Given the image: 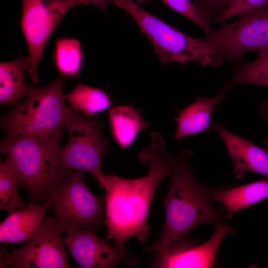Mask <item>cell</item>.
I'll return each mask as SVG.
<instances>
[{"mask_svg": "<svg viewBox=\"0 0 268 268\" xmlns=\"http://www.w3.org/2000/svg\"><path fill=\"white\" fill-rule=\"evenodd\" d=\"M65 98L73 109L87 116H94L112 105L110 99L102 89L80 82L70 93L65 94Z\"/></svg>", "mask_w": 268, "mask_h": 268, "instance_id": "d6986e66", "label": "cell"}, {"mask_svg": "<svg viewBox=\"0 0 268 268\" xmlns=\"http://www.w3.org/2000/svg\"><path fill=\"white\" fill-rule=\"evenodd\" d=\"M211 127L220 135L233 164L236 178H243L247 172L268 177V152L214 121Z\"/></svg>", "mask_w": 268, "mask_h": 268, "instance_id": "4fadbf2b", "label": "cell"}, {"mask_svg": "<svg viewBox=\"0 0 268 268\" xmlns=\"http://www.w3.org/2000/svg\"><path fill=\"white\" fill-rule=\"evenodd\" d=\"M226 94L220 90L213 97H198L182 110L176 118L177 127L174 138L181 140L190 135L209 131L211 114Z\"/></svg>", "mask_w": 268, "mask_h": 268, "instance_id": "9a60e30c", "label": "cell"}, {"mask_svg": "<svg viewBox=\"0 0 268 268\" xmlns=\"http://www.w3.org/2000/svg\"><path fill=\"white\" fill-rule=\"evenodd\" d=\"M265 149L268 152V136L264 140Z\"/></svg>", "mask_w": 268, "mask_h": 268, "instance_id": "83f0119b", "label": "cell"}, {"mask_svg": "<svg viewBox=\"0 0 268 268\" xmlns=\"http://www.w3.org/2000/svg\"><path fill=\"white\" fill-rule=\"evenodd\" d=\"M161 0L171 9L197 24L207 35L212 31L211 19L195 2L190 0Z\"/></svg>", "mask_w": 268, "mask_h": 268, "instance_id": "603a6c76", "label": "cell"}, {"mask_svg": "<svg viewBox=\"0 0 268 268\" xmlns=\"http://www.w3.org/2000/svg\"><path fill=\"white\" fill-rule=\"evenodd\" d=\"M54 217H45L39 234L22 247L0 251V268H70L64 238Z\"/></svg>", "mask_w": 268, "mask_h": 268, "instance_id": "30bf717a", "label": "cell"}, {"mask_svg": "<svg viewBox=\"0 0 268 268\" xmlns=\"http://www.w3.org/2000/svg\"><path fill=\"white\" fill-rule=\"evenodd\" d=\"M152 142L137 159L148 168L144 177L126 179L113 174L105 175L101 189L105 203V238L125 249L127 242L136 237L141 245L150 235L147 218L158 185L172 172L173 157L166 150L163 136L152 132Z\"/></svg>", "mask_w": 268, "mask_h": 268, "instance_id": "6da1fadb", "label": "cell"}, {"mask_svg": "<svg viewBox=\"0 0 268 268\" xmlns=\"http://www.w3.org/2000/svg\"><path fill=\"white\" fill-rule=\"evenodd\" d=\"M138 3H143L148 1H150L153 0H135Z\"/></svg>", "mask_w": 268, "mask_h": 268, "instance_id": "f1b7e54d", "label": "cell"}, {"mask_svg": "<svg viewBox=\"0 0 268 268\" xmlns=\"http://www.w3.org/2000/svg\"><path fill=\"white\" fill-rule=\"evenodd\" d=\"M92 229L71 231L64 237L70 256L81 268H114L122 263L134 266V257L125 249L112 245Z\"/></svg>", "mask_w": 268, "mask_h": 268, "instance_id": "8fae6325", "label": "cell"}, {"mask_svg": "<svg viewBox=\"0 0 268 268\" xmlns=\"http://www.w3.org/2000/svg\"><path fill=\"white\" fill-rule=\"evenodd\" d=\"M81 0H22L21 31L27 44L28 71L32 83H38L37 66L50 37L72 7Z\"/></svg>", "mask_w": 268, "mask_h": 268, "instance_id": "9c48e42d", "label": "cell"}, {"mask_svg": "<svg viewBox=\"0 0 268 268\" xmlns=\"http://www.w3.org/2000/svg\"><path fill=\"white\" fill-rule=\"evenodd\" d=\"M243 83L268 87V47L258 52L254 61L241 64L221 90L227 94L232 87Z\"/></svg>", "mask_w": 268, "mask_h": 268, "instance_id": "ffe728a7", "label": "cell"}, {"mask_svg": "<svg viewBox=\"0 0 268 268\" xmlns=\"http://www.w3.org/2000/svg\"><path fill=\"white\" fill-rule=\"evenodd\" d=\"M102 126L97 116L85 115L70 106L65 124L68 140L61 152L63 161L68 169L90 173L100 187L105 177L102 171L104 157L109 150Z\"/></svg>", "mask_w": 268, "mask_h": 268, "instance_id": "52a82bcc", "label": "cell"}, {"mask_svg": "<svg viewBox=\"0 0 268 268\" xmlns=\"http://www.w3.org/2000/svg\"><path fill=\"white\" fill-rule=\"evenodd\" d=\"M260 117L268 122V102L264 101L259 109Z\"/></svg>", "mask_w": 268, "mask_h": 268, "instance_id": "4316f807", "label": "cell"}, {"mask_svg": "<svg viewBox=\"0 0 268 268\" xmlns=\"http://www.w3.org/2000/svg\"><path fill=\"white\" fill-rule=\"evenodd\" d=\"M28 57L19 56L13 61L0 65V103L17 105L25 99L34 86L25 81L24 71L28 69Z\"/></svg>", "mask_w": 268, "mask_h": 268, "instance_id": "2e32d148", "label": "cell"}, {"mask_svg": "<svg viewBox=\"0 0 268 268\" xmlns=\"http://www.w3.org/2000/svg\"><path fill=\"white\" fill-rule=\"evenodd\" d=\"M236 230L225 223L216 226L212 236L203 244L194 247H178L167 253H158L155 267L207 268L216 263V254L225 238Z\"/></svg>", "mask_w": 268, "mask_h": 268, "instance_id": "7c38bea8", "label": "cell"}, {"mask_svg": "<svg viewBox=\"0 0 268 268\" xmlns=\"http://www.w3.org/2000/svg\"><path fill=\"white\" fill-rule=\"evenodd\" d=\"M84 4H91L100 9L104 14L107 13V6L111 0H81Z\"/></svg>", "mask_w": 268, "mask_h": 268, "instance_id": "484cf974", "label": "cell"}, {"mask_svg": "<svg viewBox=\"0 0 268 268\" xmlns=\"http://www.w3.org/2000/svg\"><path fill=\"white\" fill-rule=\"evenodd\" d=\"M192 154L184 149L173 157L170 184L163 201L165 222L158 240L147 247L144 253H167L181 245L196 227L205 223L215 226L225 223L220 210L212 203L216 189L202 183L192 170Z\"/></svg>", "mask_w": 268, "mask_h": 268, "instance_id": "7a4b0ae2", "label": "cell"}, {"mask_svg": "<svg viewBox=\"0 0 268 268\" xmlns=\"http://www.w3.org/2000/svg\"><path fill=\"white\" fill-rule=\"evenodd\" d=\"M230 0H195V2L209 18L216 16L226 6Z\"/></svg>", "mask_w": 268, "mask_h": 268, "instance_id": "d4e9b609", "label": "cell"}, {"mask_svg": "<svg viewBox=\"0 0 268 268\" xmlns=\"http://www.w3.org/2000/svg\"><path fill=\"white\" fill-rule=\"evenodd\" d=\"M50 199L52 201L50 209L62 234L102 229L105 218V201L89 189L82 173L74 172L52 191Z\"/></svg>", "mask_w": 268, "mask_h": 268, "instance_id": "8992f818", "label": "cell"}, {"mask_svg": "<svg viewBox=\"0 0 268 268\" xmlns=\"http://www.w3.org/2000/svg\"><path fill=\"white\" fill-rule=\"evenodd\" d=\"M130 14L153 45L162 65L169 63H200L202 67L219 65L204 38H196L175 29L145 10L133 0H111Z\"/></svg>", "mask_w": 268, "mask_h": 268, "instance_id": "5b68a950", "label": "cell"}, {"mask_svg": "<svg viewBox=\"0 0 268 268\" xmlns=\"http://www.w3.org/2000/svg\"><path fill=\"white\" fill-rule=\"evenodd\" d=\"M65 79L61 75L46 86L34 87L23 102L2 116L0 124L7 136L61 142L70 110L63 92Z\"/></svg>", "mask_w": 268, "mask_h": 268, "instance_id": "277c9868", "label": "cell"}, {"mask_svg": "<svg viewBox=\"0 0 268 268\" xmlns=\"http://www.w3.org/2000/svg\"><path fill=\"white\" fill-rule=\"evenodd\" d=\"M61 142L18 134L1 142L0 154L16 173L20 187L26 189L30 204L48 201L52 191L74 172L64 164Z\"/></svg>", "mask_w": 268, "mask_h": 268, "instance_id": "3957f363", "label": "cell"}, {"mask_svg": "<svg viewBox=\"0 0 268 268\" xmlns=\"http://www.w3.org/2000/svg\"><path fill=\"white\" fill-rule=\"evenodd\" d=\"M52 202L50 199L43 203H28L23 208L8 212L0 223V243L26 242L35 237L42 229Z\"/></svg>", "mask_w": 268, "mask_h": 268, "instance_id": "5bb4252c", "label": "cell"}, {"mask_svg": "<svg viewBox=\"0 0 268 268\" xmlns=\"http://www.w3.org/2000/svg\"><path fill=\"white\" fill-rule=\"evenodd\" d=\"M20 182L13 168L5 161L0 162V209L11 212L23 208L27 202L20 197Z\"/></svg>", "mask_w": 268, "mask_h": 268, "instance_id": "7402d4cb", "label": "cell"}, {"mask_svg": "<svg viewBox=\"0 0 268 268\" xmlns=\"http://www.w3.org/2000/svg\"><path fill=\"white\" fill-rule=\"evenodd\" d=\"M108 116L113 137L124 149L130 146L138 134L149 127V123L129 105L115 107L110 110Z\"/></svg>", "mask_w": 268, "mask_h": 268, "instance_id": "ac0fdd59", "label": "cell"}, {"mask_svg": "<svg viewBox=\"0 0 268 268\" xmlns=\"http://www.w3.org/2000/svg\"><path fill=\"white\" fill-rule=\"evenodd\" d=\"M268 6V0H230L214 18L216 23H223L233 17Z\"/></svg>", "mask_w": 268, "mask_h": 268, "instance_id": "cb8c5ba5", "label": "cell"}, {"mask_svg": "<svg viewBox=\"0 0 268 268\" xmlns=\"http://www.w3.org/2000/svg\"><path fill=\"white\" fill-rule=\"evenodd\" d=\"M55 61L61 76L78 78L83 62L79 42L72 38H59L56 42Z\"/></svg>", "mask_w": 268, "mask_h": 268, "instance_id": "44dd1931", "label": "cell"}, {"mask_svg": "<svg viewBox=\"0 0 268 268\" xmlns=\"http://www.w3.org/2000/svg\"><path fill=\"white\" fill-rule=\"evenodd\" d=\"M213 200L222 203L226 209L227 219L239 210L268 198V180L253 182L228 189L216 190Z\"/></svg>", "mask_w": 268, "mask_h": 268, "instance_id": "e0dca14e", "label": "cell"}, {"mask_svg": "<svg viewBox=\"0 0 268 268\" xmlns=\"http://www.w3.org/2000/svg\"><path fill=\"white\" fill-rule=\"evenodd\" d=\"M205 39L220 66L224 60L241 59L246 53L268 47V6L238 16L232 22L212 30Z\"/></svg>", "mask_w": 268, "mask_h": 268, "instance_id": "ba28073f", "label": "cell"}]
</instances>
